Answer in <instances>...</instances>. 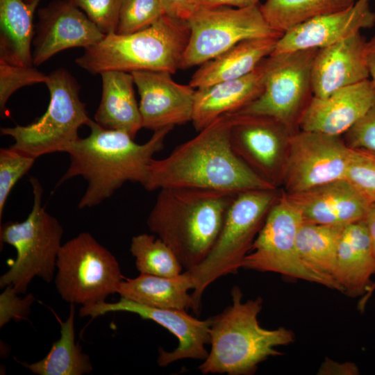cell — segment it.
<instances>
[{"instance_id": "6da1fadb", "label": "cell", "mask_w": 375, "mask_h": 375, "mask_svg": "<svg viewBox=\"0 0 375 375\" xmlns=\"http://www.w3.org/2000/svg\"><path fill=\"white\" fill-rule=\"evenodd\" d=\"M230 116L225 114L178 146L162 159H153L146 183L148 191L190 188L233 194L273 190L233 151L229 139Z\"/></svg>"}, {"instance_id": "7a4b0ae2", "label": "cell", "mask_w": 375, "mask_h": 375, "mask_svg": "<svg viewBox=\"0 0 375 375\" xmlns=\"http://www.w3.org/2000/svg\"><path fill=\"white\" fill-rule=\"evenodd\" d=\"M90 134L79 138L67 150L69 165L56 188L74 177L88 182L78 208H91L109 199L126 182L144 185L153 156L162 149L165 140L173 127L154 131L143 144L128 133L107 129L90 119Z\"/></svg>"}, {"instance_id": "3957f363", "label": "cell", "mask_w": 375, "mask_h": 375, "mask_svg": "<svg viewBox=\"0 0 375 375\" xmlns=\"http://www.w3.org/2000/svg\"><path fill=\"white\" fill-rule=\"evenodd\" d=\"M235 195L199 188L160 189L147 226L169 247L183 269H190L211 250Z\"/></svg>"}, {"instance_id": "277c9868", "label": "cell", "mask_w": 375, "mask_h": 375, "mask_svg": "<svg viewBox=\"0 0 375 375\" xmlns=\"http://www.w3.org/2000/svg\"><path fill=\"white\" fill-rule=\"evenodd\" d=\"M231 304L211 317L210 350L198 367L203 374H253L261 362L282 355L277 347L294 340L293 333L284 327L260 326L258 320L262 308L260 297L244 302L238 286L231 289Z\"/></svg>"}, {"instance_id": "5b68a950", "label": "cell", "mask_w": 375, "mask_h": 375, "mask_svg": "<svg viewBox=\"0 0 375 375\" xmlns=\"http://www.w3.org/2000/svg\"><path fill=\"white\" fill-rule=\"evenodd\" d=\"M186 21L167 15L150 26L132 33H111L85 48L75 62L92 74L108 71L174 73L188 44Z\"/></svg>"}, {"instance_id": "8992f818", "label": "cell", "mask_w": 375, "mask_h": 375, "mask_svg": "<svg viewBox=\"0 0 375 375\" xmlns=\"http://www.w3.org/2000/svg\"><path fill=\"white\" fill-rule=\"evenodd\" d=\"M277 198L275 189L248 190L234 196L211 250L199 264L187 270L194 284L192 293L194 313L200 312L201 297L208 286L242 268L244 258Z\"/></svg>"}, {"instance_id": "52a82bcc", "label": "cell", "mask_w": 375, "mask_h": 375, "mask_svg": "<svg viewBox=\"0 0 375 375\" xmlns=\"http://www.w3.org/2000/svg\"><path fill=\"white\" fill-rule=\"evenodd\" d=\"M33 194L31 211L22 222L1 225V243L13 247L17 256L9 269L0 277V287L12 286L24 294L35 277L50 283L54 278L56 261L62 246L63 228L42 206L43 188L35 177L30 178Z\"/></svg>"}, {"instance_id": "ba28073f", "label": "cell", "mask_w": 375, "mask_h": 375, "mask_svg": "<svg viewBox=\"0 0 375 375\" xmlns=\"http://www.w3.org/2000/svg\"><path fill=\"white\" fill-rule=\"evenodd\" d=\"M50 100L44 115L26 125L1 128V134L11 137L12 147L35 158L55 152L67 153L79 138L78 131L90 121L79 97L80 86L65 69L59 68L45 82Z\"/></svg>"}, {"instance_id": "9c48e42d", "label": "cell", "mask_w": 375, "mask_h": 375, "mask_svg": "<svg viewBox=\"0 0 375 375\" xmlns=\"http://www.w3.org/2000/svg\"><path fill=\"white\" fill-rule=\"evenodd\" d=\"M123 279L117 258L90 233L62 244L54 282L66 302L84 306L106 301L117 293Z\"/></svg>"}, {"instance_id": "30bf717a", "label": "cell", "mask_w": 375, "mask_h": 375, "mask_svg": "<svg viewBox=\"0 0 375 375\" xmlns=\"http://www.w3.org/2000/svg\"><path fill=\"white\" fill-rule=\"evenodd\" d=\"M303 222L297 208L285 194L278 197L269 209L242 268L261 272H274L285 277L322 285L341 292L333 280L320 276L301 260L296 237Z\"/></svg>"}, {"instance_id": "8fae6325", "label": "cell", "mask_w": 375, "mask_h": 375, "mask_svg": "<svg viewBox=\"0 0 375 375\" xmlns=\"http://www.w3.org/2000/svg\"><path fill=\"white\" fill-rule=\"evenodd\" d=\"M187 22L190 36L180 69L201 65L246 40L283 35L269 26L259 5L199 8Z\"/></svg>"}, {"instance_id": "7c38bea8", "label": "cell", "mask_w": 375, "mask_h": 375, "mask_svg": "<svg viewBox=\"0 0 375 375\" xmlns=\"http://www.w3.org/2000/svg\"><path fill=\"white\" fill-rule=\"evenodd\" d=\"M318 49L274 53L265 58L262 93L233 113L271 117L293 133L312 98L311 69Z\"/></svg>"}, {"instance_id": "4fadbf2b", "label": "cell", "mask_w": 375, "mask_h": 375, "mask_svg": "<svg viewBox=\"0 0 375 375\" xmlns=\"http://www.w3.org/2000/svg\"><path fill=\"white\" fill-rule=\"evenodd\" d=\"M288 147L281 177L285 194L345 178L351 148L339 136L300 130Z\"/></svg>"}, {"instance_id": "5bb4252c", "label": "cell", "mask_w": 375, "mask_h": 375, "mask_svg": "<svg viewBox=\"0 0 375 375\" xmlns=\"http://www.w3.org/2000/svg\"><path fill=\"white\" fill-rule=\"evenodd\" d=\"M228 115L232 149L254 172L275 186L282 177L288 141L293 133L271 117Z\"/></svg>"}, {"instance_id": "9a60e30c", "label": "cell", "mask_w": 375, "mask_h": 375, "mask_svg": "<svg viewBox=\"0 0 375 375\" xmlns=\"http://www.w3.org/2000/svg\"><path fill=\"white\" fill-rule=\"evenodd\" d=\"M185 311L149 307L120 297L114 303L103 301L81 306L79 315L94 318L111 312H128L158 324L178 340V346L174 350L167 351L160 349L158 351V365L166 367L183 359L203 360L208 355L206 346L210 344L211 317L202 320Z\"/></svg>"}, {"instance_id": "2e32d148", "label": "cell", "mask_w": 375, "mask_h": 375, "mask_svg": "<svg viewBox=\"0 0 375 375\" xmlns=\"http://www.w3.org/2000/svg\"><path fill=\"white\" fill-rule=\"evenodd\" d=\"M33 40V66H40L61 51L91 47L104 36L81 9L69 0H56L38 10Z\"/></svg>"}, {"instance_id": "e0dca14e", "label": "cell", "mask_w": 375, "mask_h": 375, "mask_svg": "<svg viewBox=\"0 0 375 375\" xmlns=\"http://www.w3.org/2000/svg\"><path fill=\"white\" fill-rule=\"evenodd\" d=\"M140 95L142 128L153 131L192 122L195 90L175 82L171 73H131Z\"/></svg>"}, {"instance_id": "ac0fdd59", "label": "cell", "mask_w": 375, "mask_h": 375, "mask_svg": "<svg viewBox=\"0 0 375 375\" xmlns=\"http://www.w3.org/2000/svg\"><path fill=\"white\" fill-rule=\"evenodd\" d=\"M371 0H356L345 9L315 17L283 33L272 54L321 49L375 25Z\"/></svg>"}, {"instance_id": "d6986e66", "label": "cell", "mask_w": 375, "mask_h": 375, "mask_svg": "<svg viewBox=\"0 0 375 375\" xmlns=\"http://www.w3.org/2000/svg\"><path fill=\"white\" fill-rule=\"evenodd\" d=\"M285 194L303 222L322 225L346 226L365 219L372 205L345 178Z\"/></svg>"}, {"instance_id": "ffe728a7", "label": "cell", "mask_w": 375, "mask_h": 375, "mask_svg": "<svg viewBox=\"0 0 375 375\" xmlns=\"http://www.w3.org/2000/svg\"><path fill=\"white\" fill-rule=\"evenodd\" d=\"M375 103L369 79L317 97L312 95L298 122L301 131L340 136L351 128Z\"/></svg>"}, {"instance_id": "44dd1931", "label": "cell", "mask_w": 375, "mask_h": 375, "mask_svg": "<svg viewBox=\"0 0 375 375\" xmlns=\"http://www.w3.org/2000/svg\"><path fill=\"white\" fill-rule=\"evenodd\" d=\"M367 40L360 33L319 49L311 69L312 94L324 97L369 79L365 50Z\"/></svg>"}, {"instance_id": "7402d4cb", "label": "cell", "mask_w": 375, "mask_h": 375, "mask_svg": "<svg viewBox=\"0 0 375 375\" xmlns=\"http://www.w3.org/2000/svg\"><path fill=\"white\" fill-rule=\"evenodd\" d=\"M264 60L249 74L198 88L194 93L192 122L197 131L225 114L244 108L262 93L264 88Z\"/></svg>"}, {"instance_id": "603a6c76", "label": "cell", "mask_w": 375, "mask_h": 375, "mask_svg": "<svg viewBox=\"0 0 375 375\" xmlns=\"http://www.w3.org/2000/svg\"><path fill=\"white\" fill-rule=\"evenodd\" d=\"M375 274V257L365 219L344 227L333 275L341 292L358 297L367 292Z\"/></svg>"}, {"instance_id": "cb8c5ba5", "label": "cell", "mask_w": 375, "mask_h": 375, "mask_svg": "<svg viewBox=\"0 0 375 375\" xmlns=\"http://www.w3.org/2000/svg\"><path fill=\"white\" fill-rule=\"evenodd\" d=\"M276 38L249 39L203 63L193 74L189 85L198 88L236 79L252 72L274 51Z\"/></svg>"}, {"instance_id": "d4e9b609", "label": "cell", "mask_w": 375, "mask_h": 375, "mask_svg": "<svg viewBox=\"0 0 375 375\" xmlns=\"http://www.w3.org/2000/svg\"><path fill=\"white\" fill-rule=\"evenodd\" d=\"M100 75L101 99L94 121L105 128L123 131L135 138L142 126L132 74L108 71Z\"/></svg>"}, {"instance_id": "484cf974", "label": "cell", "mask_w": 375, "mask_h": 375, "mask_svg": "<svg viewBox=\"0 0 375 375\" xmlns=\"http://www.w3.org/2000/svg\"><path fill=\"white\" fill-rule=\"evenodd\" d=\"M194 284L188 272L170 277L140 274L132 278H124L117 294L120 297L146 306L195 311V303L190 290Z\"/></svg>"}, {"instance_id": "4316f807", "label": "cell", "mask_w": 375, "mask_h": 375, "mask_svg": "<svg viewBox=\"0 0 375 375\" xmlns=\"http://www.w3.org/2000/svg\"><path fill=\"white\" fill-rule=\"evenodd\" d=\"M42 0H0V60L33 66L34 14Z\"/></svg>"}, {"instance_id": "83f0119b", "label": "cell", "mask_w": 375, "mask_h": 375, "mask_svg": "<svg viewBox=\"0 0 375 375\" xmlns=\"http://www.w3.org/2000/svg\"><path fill=\"white\" fill-rule=\"evenodd\" d=\"M75 304H70L69 314L61 323L60 337L47 355L31 364L23 363L38 375H83L93 371L91 360L75 341Z\"/></svg>"}, {"instance_id": "f1b7e54d", "label": "cell", "mask_w": 375, "mask_h": 375, "mask_svg": "<svg viewBox=\"0 0 375 375\" xmlns=\"http://www.w3.org/2000/svg\"><path fill=\"white\" fill-rule=\"evenodd\" d=\"M344 227L303 222L296 237L302 262L316 274L333 281L337 249Z\"/></svg>"}, {"instance_id": "f546056e", "label": "cell", "mask_w": 375, "mask_h": 375, "mask_svg": "<svg viewBox=\"0 0 375 375\" xmlns=\"http://www.w3.org/2000/svg\"><path fill=\"white\" fill-rule=\"evenodd\" d=\"M356 0H266L260 9L269 26L281 34L315 17L352 6Z\"/></svg>"}, {"instance_id": "4dcf8cb0", "label": "cell", "mask_w": 375, "mask_h": 375, "mask_svg": "<svg viewBox=\"0 0 375 375\" xmlns=\"http://www.w3.org/2000/svg\"><path fill=\"white\" fill-rule=\"evenodd\" d=\"M130 252L140 274L170 277L183 267L173 251L155 235L141 233L132 238Z\"/></svg>"}, {"instance_id": "1f68e13d", "label": "cell", "mask_w": 375, "mask_h": 375, "mask_svg": "<svg viewBox=\"0 0 375 375\" xmlns=\"http://www.w3.org/2000/svg\"><path fill=\"white\" fill-rule=\"evenodd\" d=\"M165 15L161 0H122L116 33L143 30Z\"/></svg>"}, {"instance_id": "d6a6232c", "label": "cell", "mask_w": 375, "mask_h": 375, "mask_svg": "<svg viewBox=\"0 0 375 375\" xmlns=\"http://www.w3.org/2000/svg\"><path fill=\"white\" fill-rule=\"evenodd\" d=\"M35 160L12 146L0 149V220L12 189L33 167Z\"/></svg>"}, {"instance_id": "836d02e7", "label": "cell", "mask_w": 375, "mask_h": 375, "mask_svg": "<svg viewBox=\"0 0 375 375\" xmlns=\"http://www.w3.org/2000/svg\"><path fill=\"white\" fill-rule=\"evenodd\" d=\"M345 179L375 203V152L351 148Z\"/></svg>"}, {"instance_id": "e575fe53", "label": "cell", "mask_w": 375, "mask_h": 375, "mask_svg": "<svg viewBox=\"0 0 375 375\" xmlns=\"http://www.w3.org/2000/svg\"><path fill=\"white\" fill-rule=\"evenodd\" d=\"M47 75L34 66L24 67L0 60V108L3 112L10 96L18 89L35 83H45Z\"/></svg>"}, {"instance_id": "d590c367", "label": "cell", "mask_w": 375, "mask_h": 375, "mask_svg": "<svg viewBox=\"0 0 375 375\" xmlns=\"http://www.w3.org/2000/svg\"><path fill=\"white\" fill-rule=\"evenodd\" d=\"M105 35L115 33L122 0H69Z\"/></svg>"}, {"instance_id": "8d00e7d4", "label": "cell", "mask_w": 375, "mask_h": 375, "mask_svg": "<svg viewBox=\"0 0 375 375\" xmlns=\"http://www.w3.org/2000/svg\"><path fill=\"white\" fill-rule=\"evenodd\" d=\"M345 137L350 148L375 152V103L345 133Z\"/></svg>"}, {"instance_id": "74e56055", "label": "cell", "mask_w": 375, "mask_h": 375, "mask_svg": "<svg viewBox=\"0 0 375 375\" xmlns=\"http://www.w3.org/2000/svg\"><path fill=\"white\" fill-rule=\"evenodd\" d=\"M0 295V327L10 319H24L31 311L35 299L33 294L20 298L14 288L8 285Z\"/></svg>"}, {"instance_id": "f35d334b", "label": "cell", "mask_w": 375, "mask_h": 375, "mask_svg": "<svg viewBox=\"0 0 375 375\" xmlns=\"http://www.w3.org/2000/svg\"><path fill=\"white\" fill-rule=\"evenodd\" d=\"M165 15L188 21L198 9L196 0H161Z\"/></svg>"}, {"instance_id": "ab89813d", "label": "cell", "mask_w": 375, "mask_h": 375, "mask_svg": "<svg viewBox=\"0 0 375 375\" xmlns=\"http://www.w3.org/2000/svg\"><path fill=\"white\" fill-rule=\"evenodd\" d=\"M357 367L351 362L339 363L327 358L321 365L319 374H357Z\"/></svg>"}, {"instance_id": "60d3db41", "label": "cell", "mask_w": 375, "mask_h": 375, "mask_svg": "<svg viewBox=\"0 0 375 375\" xmlns=\"http://www.w3.org/2000/svg\"><path fill=\"white\" fill-rule=\"evenodd\" d=\"M258 1L259 0H196L198 8L220 6H231L241 8L258 5Z\"/></svg>"}, {"instance_id": "b9f144b4", "label": "cell", "mask_w": 375, "mask_h": 375, "mask_svg": "<svg viewBox=\"0 0 375 375\" xmlns=\"http://www.w3.org/2000/svg\"><path fill=\"white\" fill-rule=\"evenodd\" d=\"M369 80L375 91V33L367 41L365 50Z\"/></svg>"}, {"instance_id": "7bdbcfd3", "label": "cell", "mask_w": 375, "mask_h": 375, "mask_svg": "<svg viewBox=\"0 0 375 375\" xmlns=\"http://www.w3.org/2000/svg\"><path fill=\"white\" fill-rule=\"evenodd\" d=\"M365 222L370 236L375 257V203H372L371 206L365 218Z\"/></svg>"}, {"instance_id": "ee69618b", "label": "cell", "mask_w": 375, "mask_h": 375, "mask_svg": "<svg viewBox=\"0 0 375 375\" xmlns=\"http://www.w3.org/2000/svg\"><path fill=\"white\" fill-rule=\"evenodd\" d=\"M374 12H375V10H374Z\"/></svg>"}]
</instances>
